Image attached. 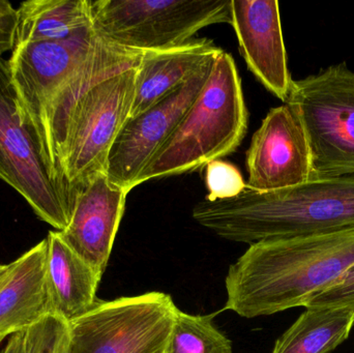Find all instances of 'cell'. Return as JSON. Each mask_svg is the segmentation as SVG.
Returning <instances> with one entry per match:
<instances>
[{"label":"cell","instance_id":"6da1fadb","mask_svg":"<svg viewBox=\"0 0 354 353\" xmlns=\"http://www.w3.org/2000/svg\"><path fill=\"white\" fill-rule=\"evenodd\" d=\"M354 265V228L262 240L230 265L223 310L256 318L305 307Z\"/></svg>","mask_w":354,"mask_h":353},{"label":"cell","instance_id":"7a4b0ae2","mask_svg":"<svg viewBox=\"0 0 354 353\" xmlns=\"http://www.w3.org/2000/svg\"><path fill=\"white\" fill-rule=\"evenodd\" d=\"M193 219L227 240H262L328 233L354 228V176L310 178L272 192L247 188L226 200L205 198Z\"/></svg>","mask_w":354,"mask_h":353},{"label":"cell","instance_id":"3957f363","mask_svg":"<svg viewBox=\"0 0 354 353\" xmlns=\"http://www.w3.org/2000/svg\"><path fill=\"white\" fill-rule=\"evenodd\" d=\"M248 131V110L232 56L216 57L203 88L169 138L153 155L135 187L206 167L236 151Z\"/></svg>","mask_w":354,"mask_h":353},{"label":"cell","instance_id":"277c9868","mask_svg":"<svg viewBox=\"0 0 354 353\" xmlns=\"http://www.w3.org/2000/svg\"><path fill=\"white\" fill-rule=\"evenodd\" d=\"M137 66L91 87L54 136V172L75 192L89 178L106 171L110 151L130 118Z\"/></svg>","mask_w":354,"mask_h":353},{"label":"cell","instance_id":"5b68a950","mask_svg":"<svg viewBox=\"0 0 354 353\" xmlns=\"http://www.w3.org/2000/svg\"><path fill=\"white\" fill-rule=\"evenodd\" d=\"M311 153L310 178L354 176V73L345 64L292 80L288 99Z\"/></svg>","mask_w":354,"mask_h":353},{"label":"cell","instance_id":"8992f818","mask_svg":"<svg viewBox=\"0 0 354 353\" xmlns=\"http://www.w3.org/2000/svg\"><path fill=\"white\" fill-rule=\"evenodd\" d=\"M93 24L100 35L135 51L181 45L214 24H231V0H97Z\"/></svg>","mask_w":354,"mask_h":353},{"label":"cell","instance_id":"52a82bcc","mask_svg":"<svg viewBox=\"0 0 354 353\" xmlns=\"http://www.w3.org/2000/svg\"><path fill=\"white\" fill-rule=\"evenodd\" d=\"M0 180L28 203L41 221L57 231L68 227L75 191L56 180L32 135L21 122L8 59L0 55Z\"/></svg>","mask_w":354,"mask_h":353},{"label":"cell","instance_id":"ba28073f","mask_svg":"<svg viewBox=\"0 0 354 353\" xmlns=\"http://www.w3.org/2000/svg\"><path fill=\"white\" fill-rule=\"evenodd\" d=\"M178 308L151 292L100 302L70 325V353H165Z\"/></svg>","mask_w":354,"mask_h":353},{"label":"cell","instance_id":"9c48e42d","mask_svg":"<svg viewBox=\"0 0 354 353\" xmlns=\"http://www.w3.org/2000/svg\"><path fill=\"white\" fill-rule=\"evenodd\" d=\"M104 39L91 24L64 41L27 43L12 48L8 68L17 109L35 142L48 106Z\"/></svg>","mask_w":354,"mask_h":353},{"label":"cell","instance_id":"30bf717a","mask_svg":"<svg viewBox=\"0 0 354 353\" xmlns=\"http://www.w3.org/2000/svg\"><path fill=\"white\" fill-rule=\"evenodd\" d=\"M214 59L206 62L189 80L136 117L129 118L108 157L106 175L129 193L145 166L176 130L207 81Z\"/></svg>","mask_w":354,"mask_h":353},{"label":"cell","instance_id":"8fae6325","mask_svg":"<svg viewBox=\"0 0 354 353\" xmlns=\"http://www.w3.org/2000/svg\"><path fill=\"white\" fill-rule=\"evenodd\" d=\"M247 188L272 192L299 186L312 174L307 135L287 103L268 112L247 151Z\"/></svg>","mask_w":354,"mask_h":353},{"label":"cell","instance_id":"7c38bea8","mask_svg":"<svg viewBox=\"0 0 354 353\" xmlns=\"http://www.w3.org/2000/svg\"><path fill=\"white\" fill-rule=\"evenodd\" d=\"M231 25L239 51L257 80L281 101L290 91V73L277 0H231Z\"/></svg>","mask_w":354,"mask_h":353},{"label":"cell","instance_id":"4fadbf2b","mask_svg":"<svg viewBox=\"0 0 354 353\" xmlns=\"http://www.w3.org/2000/svg\"><path fill=\"white\" fill-rule=\"evenodd\" d=\"M128 194V191L112 184L105 172L93 176L75 192L70 223L60 231L70 248L103 275Z\"/></svg>","mask_w":354,"mask_h":353},{"label":"cell","instance_id":"5bb4252c","mask_svg":"<svg viewBox=\"0 0 354 353\" xmlns=\"http://www.w3.org/2000/svg\"><path fill=\"white\" fill-rule=\"evenodd\" d=\"M49 314L45 238L8 265L0 283V337L23 333Z\"/></svg>","mask_w":354,"mask_h":353},{"label":"cell","instance_id":"9a60e30c","mask_svg":"<svg viewBox=\"0 0 354 353\" xmlns=\"http://www.w3.org/2000/svg\"><path fill=\"white\" fill-rule=\"evenodd\" d=\"M222 52L208 39H193L174 47L143 52L137 66L130 118L159 103Z\"/></svg>","mask_w":354,"mask_h":353},{"label":"cell","instance_id":"2e32d148","mask_svg":"<svg viewBox=\"0 0 354 353\" xmlns=\"http://www.w3.org/2000/svg\"><path fill=\"white\" fill-rule=\"evenodd\" d=\"M46 240L51 314L70 323L99 304L97 292L103 274L70 248L60 231H49Z\"/></svg>","mask_w":354,"mask_h":353},{"label":"cell","instance_id":"e0dca14e","mask_svg":"<svg viewBox=\"0 0 354 353\" xmlns=\"http://www.w3.org/2000/svg\"><path fill=\"white\" fill-rule=\"evenodd\" d=\"M91 24V0H29L17 8L14 47L64 41Z\"/></svg>","mask_w":354,"mask_h":353},{"label":"cell","instance_id":"ac0fdd59","mask_svg":"<svg viewBox=\"0 0 354 353\" xmlns=\"http://www.w3.org/2000/svg\"><path fill=\"white\" fill-rule=\"evenodd\" d=\"M353 325L354 306L306 308L272 353L332 352L348 339Z\"/></svg>","mask_w":354,"mask_h":353},{"label":"cell","instance_id":"d6986e66","mask_svg":"<svg viewBox=\"0 0 354 353\" xmlns=\"http://www.w3.org/2000/svg\"><path fill=\"white\" fill-rule=\"evenodd\" d=\"M212 317L178 309L165 353H232V343L214 325Z\"/></svg>","mask_w":354,"mask_h":353},{"label":"cell","instance_id":"ffe728a7","mask_svg":"<svg viewBox=\"0 0 354 353\" xmlns=\"http://www.w3.org/2000/svg\"><path fill=\"white\" fill-rule=\"evenodd\" d=\"M25 353H70V325L53 314L23 332Z\"/></svg>","mask_w":354,"mask_h":353},{"label":"cell","instance_id":"44dd1931","mask_svg":"<svg viewBox=\"0 0 354 353\" xmlns=\"http://www.w3.org/2000/svg\"><path fill=\"white\" fill-rule=\"evenodd\" d=\"M205 184L208 190L205 199L208 201L233 198L247 189V182L236 166L222 160L206 165Z\"/></svg>","mask_w":354,"mask_h":353},{"label":"cell","instance_id":"7402d4cb","mask_svg":"<svg viewBox=\"0 0 354 353\" xmlns=\"http://www.w3.org/2000/svg\"><path fill=\"white\" fill-rule=\"evenodd\" d=\"M354 306V265L334 284L310 298L305 308Z\"/></svg>","mask_w":354,"mask_h":353},{"label":"cell","instance_id":"603a6c76","mask_svg":"<svg viewBox=\"0 0 354 353\" xmlns=\"http://www.w3.org/2000/svg\"><path fill=\"white\" fill-rule=\"evenodd\" d=\"M17 8L10 2L0 0V55L14 47Z\"/></svg>","mask_w":354,"mask_h":353},{"label":"cell","instance_id":"cb8c5ba5","mask_svg":"<svg viewBox=\"0 0 354 353\" xmlns=\"http://www.w3.org/2000/svg\"><path fill=\"white\" fill-rule=\"evenodd\" d=\"M0 353H25L23 333L10 336L8 342H6Z\"/></svg>","mask_w":354,"mask_h":353},{"label":"cell","instance_id":"d4e9b609","mask_svg":"<svg viewBox=\"0 0 354 353\" xmlns=\"http://www.w3.org/2000/svg\"><path fill=\"white\" fill-rule=\"evenodd\" d=\"M6 271H8V265H0V280L6 275Z\"/></svg>","mask_w":354,"mask_h":353},{"label":"cell","instance_id":"484cf974","mask_svg":"<svg viewBox=\"0 0 354 353\" xmlns=\"http://www.w3.org/2000/svg\"><path fill=\"white\" fill-rule=\"evenodd\" d=\"M4 340H6V338L0 337V352H1V346L2 343H3Z\"/></svg>","mask_w":354,"mask_h":353},{"label":"cell","instance_id":"4316f807","mask_svg":"<svg viewBox=\"0 0 354 353\" xmlns=\"http://www.w3.org/2000/svg\"><path fill=\"white\" fill-rule=\"evenodd\" d=\"M0 282H1V281H0Z\"/></svg>","mask_w":354,"mask_h":353}]
</instances>
